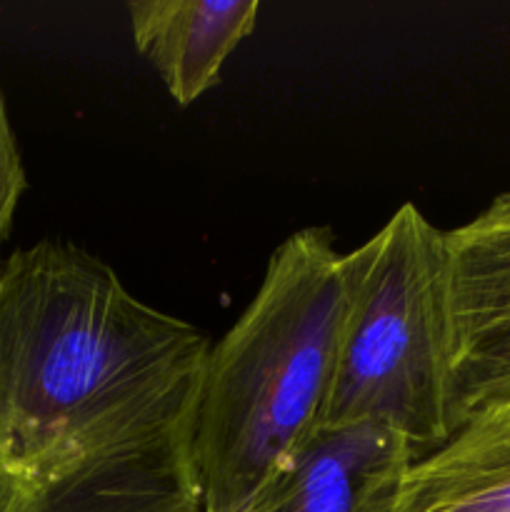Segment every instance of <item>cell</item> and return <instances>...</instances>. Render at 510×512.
Instances as JSON below:
<instances>
[{
	"label": "cell",
	"mask_w": 510,
	"mask_h": 512,
	"mask_svg": "<svg viewBox=\"0 0 510 512\" xmlns=\"http://www.w3.org/2000/svg\"><path fill=\"white\" fill-rule=\"evenodd\" d=\"M0 512H13V505H10L8 493H5L3 483H0Z\"/></svg>",
	"instance_id": "9"
},
{
	"label": "cell",
	"mask_w": 510,
	"mask_h": 512,
	"mask_svg": "<svg viewBox=\"0 0 510 512\" xmlns=\"http://www.w3.org/2000/svg\"><path fill=\"white\" fill-rule=\"evenodd\" d=\"M350 303L330 228L270 255L260 288L210 345L195 428L203 512H255L323 430Z\"/></svg>",
	"instance_id": "2"
},
{
	"label": "cell",
	"mask_w": 510,
	"mask_h": 512,
	"mask_svg": "<svg viewBox=\"0 0 510 512\" xmlns=\"http://www.w3.org/2000/svg\"><path fill=\"white\" fill-rule=\"evenodd\" d=\"M258 0H138L128 3L138 53L178 105H193L258 23Z\"/></svg>",
	"instance_id": "6"
},
{
	"label": "cell",
	"mask_w": 510,
	"mask_h": 512,
	"mask_svg": "<svg viewBox=\"0 0 510 512\" xmlns=\"http://www.w3.org/2000/svg\"><path fill=\"white\" fill-rule=\"evenodd\" d=\"M25 168L20 160L18 143H15L13 128H10L8 110H5L3 90H0V248L13 228L15 210H18L20 195L25 193Z\"/></svg>",
	"instance_id": "8"
},
{
	"label": "cell",
	"mask_w": 510,
	"mask_h": 512,
	"mask_svg": "<svg viewBox=\"0 0 510 512\" xmlns=\"http://www.w3.org/2000/svg\"><path fill=\"white\" fill-rule=\"evenodd\" d=\"M418 450L380 423L328 425L255 512H395Z\"/></svg>",
	"instance_id": "5"
},
{
	"label": "cell",
	"mask_w": 510,
	"mask_h": 512,
	"mask_svg": "<svg viewBox=\"0 0 510 512\" xmlns=\"http://www.w3.org/2000/svg\"><path fill=\"white\" fill-rule=\"evenodd\" d=\"M210 338L78 245L0 265V483L13 512H203Z\"/></svg>",
	"instance_id": "1"
},
{
	"label": "cell",
	"mask_w": 510,
	"mask_h": 512,
	"mask_svg": "<svg viewBox=\"0 0 510 512\" xmlns=\"http://www.w3.org/2000/svg\"><path fill=\"white\" fill-rule=\"evenodd\" d=\"M395 512H510V405L468 420L415 460Z\"/></svg>",
	"instance_id": "7"
},
{
	"label": "cell",
	"mask_w": 510,
	"mask_h": 512,
	"mask_svg": "<svg viewBox=\"0 0 510 512\" xmlns=\"http://www.w3.org/2000/svg\"><path fill=\"white\" fill-rule=\"evenodd\" d=\"M345 263L350 303L323 428L388 425L423 458L450 438L445 233L403 203Z\"/></svg>",
	"instance_id": "3"
},
{
	"label": "cell",
	"mask_w": 510,
	"mask_h": 512,
	"mask_svg": "<svg viewBox=\"0 0 510 512\" xmlns=\"http://www.w3.org/2000/svg\"><path fill=\"white\" fill-rule=\"evenodd\" d=\"M450 435L510 405V190L445 233Z\"/></svg>",
	"instance_id": "4"
}]
</instances>
